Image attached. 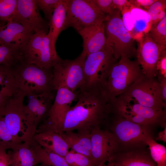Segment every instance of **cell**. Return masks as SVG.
<instances>
[{
  "label": "cell",
  "mask_w": 166,
  "mask_h": 166,
  "mask_svg": "<svg viewBox=\"0 0 166 166\" xmlns=\"http://www.w3.org/2000/svg\"><path fill=\"white\" fill-rule=\"evenodd\" d=\"M77 99V104L70 107L65 115L61 133L77 130L90 133L107 123L111 105L101 86L81 88Z\"/></svg>",
  "instance_id": "6da1fadb"
},
{
  "label": "cell",
  "mask_w": 166,
  "mask_h": 166,
  "mask_svg": "<svg viewBox=\"0 0 166 166\" xmlns=\"http://www.w3.org/2000/svg\"><path fill=\"white\" fill-rule=\"evenodd\" d=\"M13 73L14 94H23L26 96L53 90L52 69H46L33 64L19 63L13 67Z\"/></svg>",
  "instance_id": "7a4b0ae2"
},
{
  "label": "cell",
  "mask_w": 166,
  "mask_h": 166,
  "mask_svg": "<svg viewBox=\"0 0 166 166\" xmlns=\"http://www.w3.org/2000/svg\"><path fill=\"white\" fill-rule=\"evenodd\" d=\"M143 75L137 61L130 60L123 54L119 62L112 66L101 87L110 101L122 94Z\"/></svg>",
  "instance_id": "3957f363"
},
{
  "label": "cell",
  "mask_w": 166,
  "mask_h": 166,
  "mask_svg": "<svg viewBox=\"0 0 166 166\" xmlns=\"http://www.w3.org/2000/svg\"><path fill=\"white\" fill-rule=\"evenodd\" d=\"M111 113L133 123L150 126H166V110H157L143 106L133 99L119 96L110 101Z\"/></svg>",
  "instance_id": "277c9868"
},
{
  "label": "cell",
  "mask_w": 166,
  "mask_h": 166,
  "mask_svg": "<svg viewBox=\"0 0 166 166\" xmlns=\"http://www.w3.org/2000/svg\"><path fill=\"white\" fill-rule=\"evenodd\" d=\"M48 32H35L19 51L20 63L33 64L46 69H52L61 59L51 45Z\"/></svg>",
  "instance_id": "5b68a950"
},
{
  "label": "cell",
  "mask_w": 166,
  "mask_h": 166,
  "mask_svg": "<svg viewBox=\"0 0 166 166\" xmlns=\"http://www.w3.org/2000/svg\"><path fill=\"white\" fill-rule=\"evenodd\" d=\"M121 12L118 10L107 15L105 22V31L107 45L112 50L115 59L117 60L123 54L129 58L136 56L135 40L123 23Z\"/></svg>",
  "instance_id": "8992f818"
},
{
  "label": "cell",
  "mask_w": 166,
  "mask_h": 166,
  "mask_svg": "<svg viewBox=\"0 0 166 166\" xmlns=\"http://www.w3.org/2000/svg\"><path fill=\"white\" fill-rule=\"evenodd\" d=\"M107 18L93 0H67L65 29L72 27L78 32L87 27L105 22Z\"/></svg>",
  "instance_id": "52a82bcc"
},
{
  "label": "cell",
  "mask_w": 166,
  "mask_h": 166,
  "mask_svg": "<svg viewBox=\"0 0 166 166\" xmlns=\"http://www.w3.org/2000/svg\"><path fill=\"white\" fill-rule=\"evenodd\" d=\"M26 95L16 93L10 97L5 108L4 121L8 131L20 143H31L34 136L26 120L23 101Z\"/></svg>",
  "instance_id": "ba28073f"
},
{
  "label": "cell",
  "mask_w": 166,
  "mask_h": 166,
  "mask_svg": "<svg viewBox=\"0 0 166 166\" xmlns=\"http://www.w3.org/2000/svg\"><path fill=\"white\" fill-rule=\"evenodd\" d=\"M85 57L81 54L73 60L61 59L52 68V88L57 91L61 87L75 92L84 85V63Z\"/></svg>",
  "instance_id": "9c48e42d"
},
{
  "label": "cell",
  "mask_w": 166,
  "mask_h": 166,
  "mask_svg": "<svg viewBox=\"0 0 166 166\" xmlns=\"http://www.w3.org/2000/svg\"><path fill=\"white\" fill-rule=\"evenodd\" d=\"M119 96L130 98L146 107L166 110V103L162 99L160 84L155 77L143 75Z\"/></svg>",
  "instance_id": "30bf717a"
},
{
  "label": "cell",
  "mask_w": 166,
  "mask_h": 166,
  "mask_svg": "<svg viewBox=\"0 0 166 166\" xmlns=\"http://www.w3.org/2000/svg\"><path fill=\"white\" fill-rule=\"evenodd\" d=\"M53 103L43 123L37 128L36 133L52 131L61 133L65 115L74 100L77 99L79 90L72 92L64 87L56 91Z\"/></svg>",
  "instance_id": "8fae6325"
},
{
  "label": "cell",
  "mask_w": 166,
  "mask_h": 166,
  "mask_svg": "<svg viewBox=\"0 0 166 166\" xmlns=\"http://www.w3.org/2000/svg\"><path fill=\"white\" fill-rule=\"evenodd\" d=\"M116 60L112 49L108 45L102 50L88 55L84 63L85 82L83 87L101 86Z\"/></svg>",
  "instance_id": "7c38bea8"
},
{
  "label": "cell",
  "mask_w": 166,
  "mask_h": 166,
  "mask_svg": "<svg viewBox=\"0 0 166 166\" xmlns=\"http://www.w3.org/2000/svg\"><path fill=\"white\" fill-rule=\"evenodd\" d=\"M91 154L94 165L109 162L117 153L119 141L112 132L98 129L90 133Z\"/></svg>",
  "instance_id": "4fadbf2b"
},
{
  "label": "cell",
  "mask_w": 166,
  "mask_h": 166,
  "mask_svg": "<svg viewBox=\"0 0 166 166\" xmlns=\"http://www.w3.org/2000/svg\"><path fill=\"white\" fill-rule=\"evenodd\" d=\"M114 114L117 118L114 120L112 132L119 142L127 146L146 145L147 139L152 136L149 126L133 123Z\"/></svg>",
  "instance_id": "5bb4252c"
},
{
  "label": "cell",
  "mask_w": 166,
  "mask_h": 166,
  "mask_svg": "<svg viewBox=\"0 0 166 166\" xmlns=\"http://www.w3.org/2000/svg\"><path fill=\"white\" fill-rule=\"evenodd\" d=\"M51 90L39 94L26 95L28 103L24 105V112L27 123L35 135L38 124L45 118L55 96Z\"/></svg>",
  "instance_id": "9a60e30c"
},
{
  "label": "cell",
  "mask_w": 166,
  "mask_h": 166,
  "mask_svg": "<svg viewBox=\"0 0 166 166\" xmlns=\"http://www.w3.org/2000/svg\"><path fill=\"white\" fill-rule=\"evenodd\" d=\"M136 57L142 67L143 75L150 77L157 76L156 65L162 51L166 46H160L156 43L148 33L145 34L138 42Z\"/></svg>",
  "instance_id": "2e32d148"
},
{
  "label": "cell",
  "mask_w": 166,
  "mask_h": 166,
  "mask_svg": "<svg viewBox=\"0 0 166 166\" xmlns=\"http://www.w3.org/2000/svg\"><path fill=\"white\" fill-rule=\"evenodd\" d=\"M17 8L12 21L18 22L35 32H48L49 23L41 16L35 0H17Z\"/></svg>",
  "instance_id": "e0dca14e"
},
{
  "label": "cell",
  "mask_w": 166,
  "mask_h": 166,
  "mask_svg": "<svg viewBox=\"0 0 166 166\" xmlns=\"http://www.w3.org/2000/svg\"><path fill=\"white\" fill-rule=\"evenodd\" d=\"M34 33L21 24L11 21L0 26V41L19 51Z\"/></svg>",
  "instance_id": "ac0fdd59"
},
{
  "label": "cell",
  "mask_w": 166,
  "mask_h": 166,
  "mask_svg": "<svg viewBox=\"0 0 166 166\" xmlns=\"http://www.w3.org/2000/svg\"><path fill=\"white\" fill-rule=\"evenodd\" d=\"M78 33L83 41L81 54L85 58L90 54L102 50L107 46L105 22L87 27Z\"/></svg>",
  "instance_id": "d6986e66"
},
{
  "label": "cell",
  "mask_w": 166,
  "mask_h": 166,
  "mask_svg": "<svg viewBox=\"0 0 166 166\" xmlns=\"http://www.w3.org/2000/svg\"><path fill=\"white\" fill-rule=\"evenodd\" d=\"M33 140L41 147L64 157L69 151L67 144L59 133L49 131L37 133Z\"/></svg>",
  "instance_id": "ffe728a7"
},
{
  "label": "cell",
  "mask_w": 166,
  "mask_h": 166,
  "mask_svg": "<svg viewBox=\"0 0 166 166\" xmlns=\"http://www.w3.org/2000/svg\"><path fill=\"white\" fill-rule=\"evenodd\" d=\"M108 162L113 166H157L150 155L138 151L117 152Z\"/></svg>",
  "instance_id": "44dd1931"
},
{
  "label": "cell",
  "mask_w": 166,
  "mask_h": 166,
  "mask_svg": "<svg viewBox=\"0 0 166 166\" xmlns=\"http://www.w3.org/2000/svg\"><path fill=\"white\" fill-rule=\"evenodd\" d=\"M67 0H60L49 21L48 35L52 48L56 50L55 44L60 33L65 29Z\"/></svg>",
  "instance_id": "7402d4cb"
},
{
  "label": "cell",
  "mask_w": 166,
  "mask_h": 166,
  "mask_svg": "<svg viewBox=\"0 0 166 166\" xmlns=\"http://www.w3.org/2000/svg\"><path fill=\"white\" fill-rule=\"evenodd\" d=\"M60 134L67 144L69 149L76 152L84 155L92 160L90 133L69 131Z\"/></svg>",
  "instance_id": "603a6c76"
},
{
  "label": "cell",
  "mask_w": 166,
  "mask_h": 166,
  "mask_svg": "<svg viewBox=\"0 0 166 166\" xmlns=\"http://www.w3.org/2000/svg\"><path fill=\"white\" fill-rule=\"evenodd\" d=\"M31 143L22 142L11 150L9 152L10 166H35L38 164L34 146H30Z\"/></svg>",
  "instance_id": "cb8c5ba5"
},
{
  "label": "cell",
  "mask_w": 166,
  "mask_h": 166,
  "mask_svg": "<svg viewBox=\"0 0 166 166\" xmlns=\"http://www.w3.org/2000/svg\"><path fill=\"white\" fill-rule=\"evenodd\" d=\"M38 164L46 166H69L64 157L37 144L34 146Z\"/></svg>",
  "instance_id": "d4e9b609"
},
{
  "label": "cell",
  "mask_w": 166,
  "mask_h": 166,
  "mask_svg": "<svg viewBox=\"0 0 166 166\" xmlns=\"http://www.w3.org/2000/svg\"><path fill=\"white\" fill-rule=\"evenodd\" d=\"M0 93L9 98L15 93L13 67L0 65Z\"/></svg>",
  "instance_id": "484cf974"
},
{
  "label": "cell",
  "mask_w": 166,
  "mask_h": 166,
  "mask_svg": "<svg viewBox=\"0 0 166 166\" xmlns=\"http://www.w3.org/2000/svg\"><path fill=\"white\" fill-rule=\"evenodd\" d=\"M150 151V155L157 166H166V148L164 145L157 143L152 136L146 141Z\"/></svg>",
  "instance_id": "4316f807"
},
{
  "label": "cell",
  "mask_w": 166,
  "mask_h": 166,
  "mask_svg": "<svg viewBox=\"0 0 166 166\" xmlns=\"http://www.w3.org/2000/svg\"><path fill=\"white\" fill-rule=\"evenodd\" d=\"M19 63V51L0 41V65L14 67Z\"/></svg>",
  "instance_id": "83f0119b"
},
{
  "label": "cell",
  "mask_w": 166,
  "mask_h": 166,
  "mask_svg": "<svg viewBox=\"0 0 166 166\" xmlns=\"http://www.w3.org/2000/svg\"><path fill=\"white\" fill-rule=\"evenodd\" d=\"M148 34L157 44L166 46V16L158 22L152 25Z\"/></svg>",
  "instance_id": "f1b7e54d"
},
{
  "label": "cell",
  "mask_w": 166,
  "mask_h": 166,
  "mask_svg": "<svg viewBox=\"0 0 166 166\" xmlns=\"http://www.w3.org/2000/svg\"><path fill=\"white\" fill-rule=\"evenodd\" d=\"M166 0H156L147 10L151 26L162 20L166 16Z\"/></svg>",
  "instance_id": "f546056e"
},
{
  "label": "cell",
  "mask_w": 166,
  "mask_h": 166,
  "mask_svg": "<svg viewBox=\"0 0 166 166\" xmlns=\"http://www.w3.org/2000/svg\"><path fill=\"white\" fill-rule=\"evenodd\" d=\"M17 0H0V20L12 21L17 8Z\"/></svg>",
  "instance_id": "4dcf8cb0"
},
{
  "label": "cell",
  "mask_w": 166,
  "mask_h": 166,
  "mask_svg": "<svg viewBox=\"0 0 166 166\" xmlns=\"http://www.w3.org/2000/svg\"><path fill=\"white\" fill-rule=\"evenodd\" d=\"M21 143L9 132L5 126L3 117H0V147L6 150L13 149Z\"/></svg>",
  "instance_id": "1f68e13d"
},
{
  "label": "cell",
  "mask_w": 166,
  "mask_h": 166,
  "mask_svg": "<svg viewBox=\"0 0 166 166\" xmlns=\"http://www.w3.org/2000/svg\"><path fill=\"white\" fill-rule=\"evenodd\" d=\"M64 158L69 166H93L92 160L88 156L71 150Z\"/></svg>",
  "instance_id": "d6a6232c"
},
{
  "label": "cell",
  "mask_w": 166,
  "mask_h": 166,
  "mask_svg": "<svg viewBox=\"0 0 166 166\" xmlns=\"http://www.w3.org/2000/svg\"><path fill=\"white\" fill-rule=\"evenodd\" d=\"M60 1V0H35L38 8L42 11L45 18L49 21Z\"/></svg>",
  "instance_id": "836d02e7"
},
{
  "label": "cell",
  "mask_w": 166,
  "mask_h": 166,
  "mask_svg": "<svg viewBox=\"0 0 166 166\" xmlns=\"http://www.w3.org/2000/svg\"><path fill=\"white\" fill-rule=\"evenodd\" d=\"M130 6L124 7L121 13L122 15L121 18L123 25L129 33L133 29L135 22V18L131 13Z\"/></svg>",
  "instance_id": "e575fe53"
},
{
  "label": "cell",
  "mask_w": 166,
  "mask_h": 166,
  "mask_svg": "<svg viewBox=\"0 0 166 166\" xmlns=\"http://www.w3.org/2000/svg\"><path fill=\"white\" fill-rule=\"evenodd\" d=\"M101 11L106 15L112 14L116 10L112 0H93Z\"/></svg>",
  "instance_id": "d590c367"
},
{
  "label": "cell",
  "mask_w": 166,
  "mask_h": 166,
  "mask_svg": "<svg viewBox=\"0 0 166 166\" xmlns=\"http://www.w3.org/2000/svg\"><path fill=\"white\" fill-rule=\"evenodd\" d=\"M157 77L158 79L166 78V49L163 50L160 54L156 65Z\"/></svg>",
  "instance_id": "8d00e7d4"
},
{
  "label": "cell",
  "mask_w": 166,
  "mask_h": 166,
  "mask_svg": "<svg viewBox=\"0 0 166 166\" xmlns=\"http://www.w3.org/2000/svg\"><path fill=\"white\" fill-rule=\"evenodd\" d=\"M156 0H130V4L136 7L147 10Z\"/></svg>",
  "instance_id": "74e56055"
},
{
  "label": "cell",
  "mask_w": 166,
  "mask_h": 166,
  "mask_svg": "<svg viewBox=\"0 0 166 166\" xmlns=\"http://www.w3.org/2000/svg\"><path fill=\"white\" fill-rule=\"evenodd\" d=\"M0 147V166H10V157L9 152Z\"/></svg>",
  "instance_id": "f35d334b"
},
{
  "label": "cell",
  "mask_w": 166,
  "mask_h": 166,
  "mask_svg": "<svg viewBox=\"0 0 166 166\" xmlns=\"http://www.w3.org/2000/svg\"><path fill=\"white\" fill-rule=\"evenodd\" d=\"M116 9L118 10L121 12L124 7L131 5L129 1L127 0H112Z\"/></svg>",
  "instance_id": "ab89813d"
},
{
  "label": "cell",
  "mask_w": 166,
  "mask_h": 166,
  "mask_svg": "<svg viewBox=\"0 0 166 166\" xmlns=\"http://www.w3.org/2000/svg\"><path fill=\"white\" fill-rule=\"evenodd\" d=\"M10 98L0 93V117H3L4 115L5 107Z\"/></svg>",
  "instance_id": "60d3db41"
},
{
  "label": "cell",
  "mask_w": 166,
  "mask_h": 166,
  "mask_svg": "<svg viewBox=\"0 0 166 166\" xmlns=\"http://www.w3.org/2000/svg\"><path fill=\"white\" fill-rule=\"evenodd\" d=\"M158 81L160 84L162 99L166 103V78H161Z\"/></svg>",
  "instance_id": "b9f144b4"
},
{
  "label": "cell",
  "mask_w": 166,
  "mask_h": 166,
  "mask_svg": "<svg viewBox=\"0 0 166 166\" xmlns=\"http://www.w3.org/2000/svg\"><path fill=\"white\" fill-rule=\"evenodd\" d=\"M156 139L157 140L166 142V126L164 127L163 131L159 133Z\"/></svg>",
  "instance_id": "7bdbcfd3"
},
{
  "label": "cell",
  "mask_w": 166,
  "mask_h": 166,
  "mask_svg": "<svg viewBox=\"0 0 166 166\" xmlns=\"http://www.w3.org/2000/svg\"><path fill=\"white\" fill-rule=\"evenodd\" d=\"M93 166H113V165L111 163L107 162V164L106 163L101 164L97 165H94Z\"/></svg>",
  "instance_id": "ee69618b"
},
{
  "label": "cell",
  "mask_w": 166,
  "mask_h": 166,
  "mask_svg": "<svg viewBox=\"0 0 166 166\" xmlns=\"http://www.w3.org/2000/svg\"><path fill=\"white\" fill-rule=\"evenodd\" d=\"M37 166H45V165H43L40 164V165H38Z\"/></svg>",
  "instance_id": "f6af8a7d"
}]
</instances>
